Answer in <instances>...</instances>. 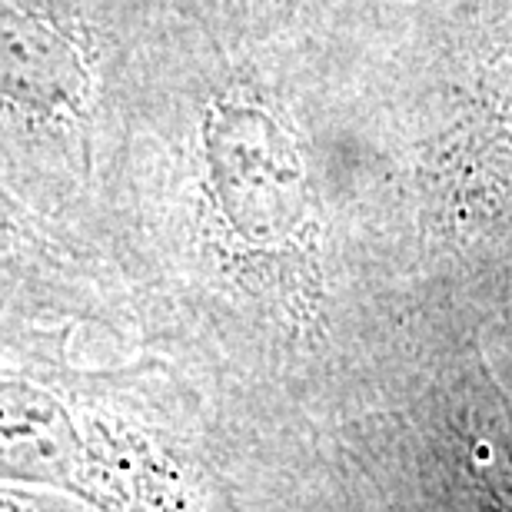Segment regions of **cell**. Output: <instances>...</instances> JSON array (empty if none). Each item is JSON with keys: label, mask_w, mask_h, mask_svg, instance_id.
Returning a JSON list of instances; mask_svg holds the SVG:
<instances>
[{"label": "cell", "mask_w": 512, "mask_h": 512, "mask_svg": "<svg viewBox=\"0 0 512 512\" xmlns=\"http://www.w3.org/2000/svg\"><path fill=\"white\" fill-rule=\"evenodd\" d=\"M84 463L80 426L60 399L0 380V479L74 483Z\"/></svg>", "instance_id": "1"}]
</instances>
